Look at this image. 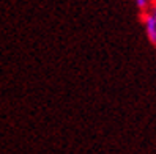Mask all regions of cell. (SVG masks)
Instances as JSON below:
<instances>
[{"label": "cell", "mask_w": 156, "mask_h": 154, "mask_svg": "<svg viewBox=\"0 0 156 154\" xmlns=\"http://www.w3.org/2000/svg\"><path fill=\"white\" fill-rule=\"evenodd\" d=\"M144 22H145V29H147V36H148V39L156 44V8L144 16Z\"/></svg>", "instance_id": "1"}, {"label": "cell", "mask_w": 156, "mask_h": 154, "mask_svg": "<svg viewBox=\"0 0 156 154\" xmlns=\"http://www.w3.org/2000/svg\"><path fill=\"white\" fill-rule=\"evenodd\" d=\"M136 5L140 8V10H144V8H147V5H148V0H136Z\"/></svg>", "instance_id": "2"}, {"label": "cell", "mask_w": 156, "mask_h": 154, "mask_svg": "<svg viewBox=\"0 0 156 154\" xmlns=\"http://www.w3.org/2000/svg\"><path fill=\"white\" fill-rule=\"evenodd\" d=\"M154 2H156V0H154Z\"/></svg>", "instance_id": "3"}]
</instances>
